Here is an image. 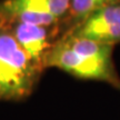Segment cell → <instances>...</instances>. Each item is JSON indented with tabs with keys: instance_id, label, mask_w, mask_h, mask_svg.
<instances>
[{
	"instance_id": "5b68a950",
	"label": "cell",
	"mask_w": 120,
	"mask_h": 120,
	"mask_svg": "<svg viewBox=\"0 0 120 120\" xmlns=\"http://www.w3.org/2000/svg\"><path fill=\"white\" fill-rule=\"evenodd\" d=\"M0 20L48 27L62 25L51 13L48 0H0Z\"/></svg>"
},
{
	"instance_id": "277c9868",
	"label": "cell",
	"mask_w": 120,
	"mask_h": 120,
	"mask_svg": "<svg viewBox=\"0 0 120 120\" xmlns=\"http://www.w3.org/2000/svg\"><path fill=\"white\" fill-rule=\"evenodd\" d=\"M66 34L111 46L120 43V0L101 8Z\"/></svg>"
},
{
	"instance_id": "52a82bcc",
	"label": "cell",
	"mask_w": 120,
	"mask_h": 120,
	"mask_svg": "<svg viewBox=\"0 0 120 120\" xmlns=\"http://www.w3.org/2000/svg\"><path fill=\"white\" fill-rule=\"evenodd\" d=\"M48 2L50 6L51 13L62 23V27H64V22L69 12L70 0H48Z\"/></svg>"
},
{
	"instance_id": "8992f818",
	"label": "cell",
	"mask_w": 120,
	"mask_h": 120,
	"mask_svg": "<svg viewBox=\"0 0 120 120\" xmlns=\"http://www.w3.org/2000/svg\"><path fill=\"white\" fill-rule=\"evenodd\" d=\"M116 1L118 0H70L68 16L64 22V34L76 28L101 8Z\"/></svg>"
},
{
	"instance_id": "6da1fadb",
	"label": "cell",
	"mask_w": 120,
	"mask_h": 120,
	"mask_svg": "<svg viewBox=\"0 0 120 120\" xmlns=\"http://www.w3.org/2000/svg\"><path fill=\"white\" fill-rule=\"evenodd\" d=\"M113 49L111 45L66 34L48 53L46 68H57L78 79L105 82L120 91Z\"/></svg>"
},
{
	"instance_id": "3957f363",
	"label": "cell",
	"mask_w": 120,
	"mask_h": 120,
	"mask_svg": "<svg viewBox=\"0 0 120 120\" xmlns=\"http://www.w3.org/2000/svg\"><path fill=\"white\" fill-rule=\"evenodd\" d=\"M11 32L13 38L27 52L30 59L41 71L46 70V60L53 45L62 37L64 30L62 25L38 26L19 21L0 20Z\"/></svg>"
},
{
	"instance_id": "7a4b0ae2",
	"label": "cell",
	"mask_w": 120,
	"mask_h": 120,
	"mask_svg": "<svg viewBox=\"0 0 120 120\" xmlns=\"http://www.w3.org/2000/svg\"><path fill=\"white\" fill-rule=\"evenodd\" d=\"M42 73L0 21V101L28 98Z\"/></svg>"
}]
</instances>
